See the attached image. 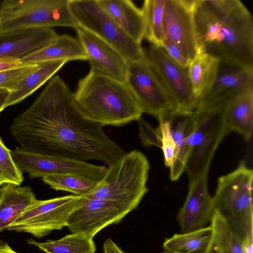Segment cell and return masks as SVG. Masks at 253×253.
Segmentation results:
<instances>
[{"label": "cell", "mask_w": 253, "mask_h": 253, "mask_svg": "<svg viewBox=\"0 0 253 253\" xmlns=\"http://www.w3.org/2000/svg\"><path fill=\"white\" fill-rule=\"evenodd\" d=\"M1 195V188H0V198Z\"/></svg>", "instance_id": "b9f144b4"}, {"label": "cell", "mask_w": 253, "mask_h": 253, "mask_svg": "<svg viewBox=\"0 0 253 253\" xmlns=\"http://www.w3.org/2000/svg\"><path fill=\"white\" fill-rule=\"evenodd\" d=\"M32 64L22 62L20 60L14 58L0 59V71L21 67Z\"/></svg>", "instance_id": "d590c367"}, {"label": "cell", "mask_w": 253, "mask_h": 253, "mask_svg": "<svg viewBox=\"0 0 253 253\" xmlns=\"http://www.w3.org/2000/svg\"><path fill=\"white\" fill-rule=\"evenodd\" d=\"M220 64L218 59L204 53H198L188 67L189 76L195 96L199 99L213 82Z\"/></svg>", "instance_id": "484cf974"}, {"label": "cell", "mask_w": 253, "mask_h": 253, "mask_svg": "<svg viewBox=\"0 0 253 253\" xmlns=\"http://www.w3.org/2000/svg\"><path fill=\"white\" fill-rule=\"evenodd\" d=\"M42 180L53 189L67 191L78 196L89 194L98 182L86 177L70 174L47 175Z\"/></svg>", "instance_id": "f1b7e54d"}, {"label": "cell", "mask_w": 253, "mask_h": 253, "mask_svg": "<svg viewBox=\"0 0 253 253\" xmlns=\"http://www.w3.org/2000/svg\"><path fill=\"white\" fill-rule=\"evenodd\" d=\"M77 38L87 54L90 71L126 83L128 62L113 47L88 31L79 27Z\"/></svg>", "instance_id": "9a60e30c"}, {"label": "cell", "mask_w": 253, "mask_h": 253, "mask_svg": "<svg viewBox=\"0 0 253 253\" xmlns=\"http://www.w3.org/2000/svg\"><path fill=\"white\" fill-rule=\"evenodd\" d=\"M69 7L79 27L105 42L127 62L141 61L146 58L141 44L118 25L97 0H69Z\"/></svg>", "instance_id": "ba28073f"}, {"label": "cell", "mask_w": 253, "mask_h": 253, "mask_svg": "<svg viewBox=\"0 0 253 253\" xmlns=\"http://www.w3.org/2000/svg\"><path fill=\"white\" fill-rule=\"evenodd\" d=\"M157 118L159 126L156 130L161 137V148L164 154L165 164L166 167L170 168L174 158L175 145L168 120L162 115Z\"/></svg>", "instance_id": "1f68e13d"}, {"label": "cell", "mask_w": 253, "mask_h": 253, "mask_svg": "<svg viewBox=\"0 0 253 253\" xmlns=\"http://www.w3.org/2000/svg\"><path fill=\"white\" fill-rule=\"evenodd\" d=\"M56 26L79 27L69 0H4L0 3V35Z\"/></svg>", "instance_id": "8992f818"}, {"label": "cell", "mask_w": 253, "mask_h": 253, "mask_svg": "<svg viewBox=\"0 0 253 253\" xmlns=\"http://www.w3.org/2000/svg\"><path fill=\"white\" fill-rule=\"evenodd\" d=\"M166 0H145L142 7L145 22L144 38L162 47L164 41L163 16Z\"/></svg>", "instance_id": "83f0119b"}, {"label": "cell", "mask_w": 253, "mask_h": 253, "mask_svg": "<svg viewBox=\"0 0 253 253\" xmlns=\"http://www.w3.org/2000/svg\"><path fill=\"white\" fill-rule=\"evenodd\" d=\"M10 91L8 90L0 88V112L5 108V104Z\"/></svg>", "instance_id": "74e56055"}, {"label": "cell", "mask_w": 253, "mask_h": 253, "mask_svg": "<svg viewBox=\"0 0 253 253\" xmlns=\"http://www.w3.org/2000/svg\"><path fill=\"white\" fill-rule=\"evenodd\" d=\"M86 116L102 126H121L142 117V111L126 83L90 70L74 93Z\"/></svg>", "instance_id": "3957f363"}, {"label": "cell", "mask_w": 253, "mask_h": 253, "mask_svg": "<svg viewBox=\"0 0 253 253\" xmlns=\"http://www.w3.org/2000/svg\"><path fill=\"white\" fill-rule=\"evenodd\" d=\"M126 84L142 113L158 118L177 108L147 58L141 61H128Z\"/></svg>", "instance_id": "30bf717a"}, {"label": "cell", "mask_w": 253, "mask_h": 253, "mask_svg": "<svg viewBox=\"0 0 253 253\" xmlns=\"http://www.w3.org/2000/svg\"><path fill=\"white\" fill-rule=\"evenodd\" d=\"M139 124V136L145 147L156 146L161 148V137L157 130L141 117L137 121Z\"/></svg>", "instance_id": "836d02e7"}, {"label": "cell", "mask_w": 253, "mask_h": 253, "mask_svg": "<svg viewBox=\"0 0 253 253\" xmlns=\"http://www.w3.org/2000/svg\"><path fill=\"white\" fill-rule=\"evenodd\" d=\"M38 66L37 63L0 71V88L15 90L18 83Z\"/></svg>", "instance_id": "d6a6232c"}, {"label": "cell", "mask_w": 253, "mask_h": 253, "mask_svg": "<svg viewBox=\"0 0 253 253\" xmlns=\"http://www.w3.org/2000/svg\"><path fill=\"white\" fill-rule=\"evenodd\" d=\"M253 170L242 162L220 176L212 197L213 211L242 241H253Z\"/></svg>", "instance_id": "277c9868"}, {"label": "cell", "mask_w": 253, "mask_h": 253, "mask_svg": "<svg viewBox=\"0 0 253 253\" xmlns=\"http://www.w3.org/2000/svg\"><path fill=\"white\" fill-rule=\"evenodd\" d=\"M161 253H170L163 251Z\"/></svg>", "instance_id": "60d3db41"}, {"label": "cell", "mask_w": 253, "mask_h": 253, "mask_svg": "<svg viewBox=\"0 0 253 253\" xmlns=\"http://www.w3.org/2000/svg\"><path fill=\"white\" fill-rule=\"evenodd\" d=\"M67 62L52 60L36 63L37 68L18 83L14 91L10 92L5 108L21 102L51 78Z\"/></svg>", "instance_id": "cb8c5ba5"}, {"label": "cell", "mask_w": 253, "mask_h": 253, "mask_svg": "<svg viewBox=\"0 0 253 253\" xmlns=\"http://www.w3.org/2000/svg\"><path fill=\"white\" fill-rule=\"evenodd\" d=\"M146 56L177 108L196 110L198 98L194 93L188 68L181 66L162 47L154 44L150 45Z\"/></svg>", "instance_id": "7c38bea8"}, {"label": "cell", "mask_w": 253, "mask_h": 253, "mask_svg": "<svg viewBox=\"0 0 253 253\" xmlns=\"http://www.w3.org/2000/svg\"><path fill=\"white\" fill-rule=\"evenodd\" d=\"M23 180L22 172L15 165L11 151L0 137V185L7 183L20 185Z\"/></svg>", "instance_id": "4dcf8cb0"}, {"label": "cell", "mask_w": 253, "mask_h": 253, "mask_svg": "<svg viewBox=\"0 0 253 253\" xmlns=\"http://www.w3.org/2000/svg\"><path fill=\"white\" fill-rule=\"evenodd\" d=\"M226 102L194 112L185 169L189 183L208 174L214 154L227 134L223 123V111Z\"/></svg>", "instance_id": "52a82bcc"}, {"label": "cell", "mask_w": 253, "mask_h": 253, "mask_svg": "<svg viewBox=\"0 0 253 253\" xmlns=\"http://www.w3.org/2000/svg\"><path fill=\"white\" fill-rule=\"evenodd\" d=\"M226 133L235 131L249 141L253 128V89L242 93L227 101L223 111Z\"/></svg>", "instance_id": "44dd1931"}, {"label": "cell", "mask_w": 253, "mask_h": 253, "mask_svg": "<svg viewBox=\"0 0 253 253\" xmlns=\"http://www.w3.org/2000/svg\"><path fill=\"white\" fill-rule=\"evenodd\" d=\"M253 89V70L228 66L220 63L216 77L199 99L196 110L208 109Z\"/></svg>", "instance_id": "2e32d148"}, {"label": "cell", "mask_w": 253, "mask_h": 253, "mask_svg": "<svg viewBox=\"0 0 253 253\" xmlns=\"http://www.w3.org/2000/svg\"><path fill=\"white\" fill-rule=\"evenodd\" d=\"M193 1L166 0L163 16V42L175 45L189 64L198 53Z\"/></svg>", "instance_id": "5bb4252c"}, {"label": "cell", "mask_w": 253, "mask_h": 253, "mask_svg": "<svg viewBox=\"0 0 253 253\" xmlns=\"http://www.w3.org/2000/svg\"><path fill=\"white\" fill-rule=\"evenodd\" d=\"M70 215L67 227L72 233L90 238L103 228L120 222L132 210L118 202L85 196Z\"/></svg>", "instance_id": "4fadbf2b"}, {"label": "cell", "mask_w": 253, "mask_h": 253, "mask_svg": "<svg viewBox=\"0 0 253 253\" xmlns=\"http://www.w3.org/2000/svg\"><path fill=\"white\" fill-rule=\"evenodd\" d=\"M85 50L77 38L66 34L58 36L49 44L35 52L20 61L23 63L35 64L52 61L87 60Z\"/></svg>", "instance_id": "603a6c76"}, {"label": "cell", "mask_w": 253, "mask_h": 253, "mask_svg": "<svg viewBox=\"0 0 253 253\" xmlns=\"http://www.w3.org/2000/svg\"><path fill=\"white\" fill-rule=\"evenodd\" d=\"M198 53L253 70V18L239 0H193Z\"/></svg>", "instance_id": "7a4b0ae2"}, {"label": "cell", "mask_w": 253, "mask_h": 253, "mask_svg": "<svg viewBox=\"0 0 253 253\" xmlns=\"http://www.w3.org/2000/svg\"><path fill=\"white\" fill-rule=\"evenodd\" d=\"M149 169V162L142 152L134 150L126 153L109 166L94 189L83 196L114 201L133 211L148 191Z\"/></svg>", "instance_id": "5b68a950"}, {"label": "cell", "mask_w": 253, "mask_h": 253, "mask_svg": "<svg viewBox=\"0 0 253 253\" xmlns=\"http://www.w3.org/2000/svg\"><path fill=\"white\" fill-rule=\"evenodd\" d=\"M213 238L211 226L193 231L174 234L167 238L164 251L170 253H206Z\"/></svg>", "instance_id": "d4e9b609"}, {"label": "cell", "mask_w": 253, "mask_h": 253, "mask_svg": "<svg viewBox=\"0 0 253 253\" xmlns=\"http://www.w3.org/2000/svg\"><path fill=\"white\" fill-rule=\"evenodd\" d=\"M27 243L45 253H95L96 250L92 238L78 233L42 243L29 239Z\"/></svg>", "instance_id": "4316f807"}, {"label": "cell", "mask_w": 253, "mask_h": 253, "mask_svg": "<svg viewBox=\"0 0 253 253\" xmlns=\"http://www.w3.org/2000/svg\"><path fill=\"white\" fill-rule=\"evenodd\" d=\"M84 199V196L70 195L46 200H37L7 230L28 233L41 238L54 230L67 227L70 215Z\"/></svg>", "instance_id": "9c48e42d"}, {"label": "cell", "mask_w": 253, "mask_h": 253, "mask_svg": "<svg viewBox=\"0 0 253 253\" xmlns=\"http://www.w3.org/2000/svg\"><path fill=\"white\" fill-rule=\"evenodd\" d=\"M52 28L23 29L0 35V59L21 60L53 42L58 37Z\"/></svg>", "instance_id": "ac0fdd59"}, {"label": "cell", "mask_w": 253, "mask_h": 253, "mask_svg": "<svg viewBox=\"0 0 253 253\" xmlns=\"http://www.w3.org/2000/svg\"><path fill=\"white\" fill-rule=\"evenodd\" d=\"M12 159L19 169L29 174L31 179L45 176L70 174L99 182L108 168L86 162H80L44 155L17 148L11 151Z\"/></svg>", "instance_id": "8fae6325"}, {"label": "cell", "mask_w": 253, "mask_h": 253, "mask_svg": "<svg viewBox=\"0 0 253 253\" xmlns=\"http://www.w3.org/2000/svg\"><path fill=\"white\" fill-rule=\"evenodd\" d=\"M0 253H18L14 251L7 243L0 242Z\"/></svg>", "instance_id": "f35d334b"}, {"label": "cell", "mask_w": 253, "mask_h": 253, "mask_svg": "<svg viewBox=\"0 0 253 253\" xmlns=\"http://www.w3.org/2000/svg\"><path fill=\"white\" fill-rule=\"evenodd\" d=\"M168 54L176 63L183 68H188L189 63L183 57L179 49L173 44L163 42L162 47Z\"/></svg>", "instance_id": "e575fe53"}, {"label": "cell", "mask_w": 253, "mask_h": 253, "mask_svg": "<svg viewBox=\"0 0 253 253\" xmlns=\"http://www.w3.org/2000/svg\"><path fill=\"white\" fill-rule=\"evenodd\" d=\"M210 223L213 240L223 253H246L245 243L233 232L216 212L214 211Z\"/></svg>", "instance_id": "f546056e"}, {"label": "cell", "mask_w": 253, "mask_h": 253, "mask_svg": "<svg viewBox=\"0 0 253 253\" xmlns=\"http://www.w3.org/2000/svg\"><path fill=\"white\" fill-rule=\"evenodd\" d=\"M102 8L136 42L144 38L145 22L142 9L129 0H97Z\"/></svg>", "instance_id": "ffe728a7"}, {"label": "cell", "mask_w": 253, "mask_h": 253, "mask_svg": "<svg viewBox=\"0 0 253 253\" xmlns=\"http://www.w3.org/2000/svg\"><path fill=\"white\" fill-rule=\"evenodd\" d=\"M103 253H125L111 239L107 238L103 244Z\"/></svg>", "instance_id": "8d00e7d4"}, {"label": "cell", "mask_w": 253, "mask_h": 253, "mask_svg": "<svg viewBox=\"0 0 253 253\" xmlns=\"http://www.w3.org/2000/svg\"><path fill=\"white\" fill-rule=\"evenodd\" d=\"M0 198V233L13 223L37 200L32 188L11 183L2 185Z\"/></svg>", "instance_id": "7402d4cb"}, {"label": "cell", "mask_w": 253, "mask_h": 253, "mask_svg": "<svg viewBox=\"0 0 253 253\" xmlns=\"http://www.w3.org/2000/svg\"><path fill=\"white\" fill-rule=\"evenodd\" d=\"M214 211L212 197L208 188V174L189 183L186 199L180 209L177 220L182 233L206 227Z\"/></svg>", "instance_id": "e0dca14e"}, {"label": "cell", "mask_w": 253, "mask_h": 253, "mask_svg": "<svg viewBox=\"0 0 253 253\" xmlns=\"http://www.w3.org/2000/svg\"><path fill=\"white\" fill-rule=\"evenodd\" d=\"M206 253H223L221 250L219 249L217 245L213 240L211 242V244L209 247Z\"/></svg>", "instance_id": "ab89813d"}, {"label": "cell", "mask_w": 253, "mask_h": 253, "mask_svg": "<svg viewBox=\"0 0 253 253\" xmlns=\"http://www.w3.org/2000/svg\"><path fill=\"white\" fill-rule=\"evenodd\" d=\"M194 112L177 108L162 115L169 122L175 145L174 158L170 167L169 177L172 181L177 180L185 171L188 154V140L193 128Z\"/></svg>", "instance_id": "d6986e66"}, {"label": "cell", "mask_w": 253, "mask_h": 253, "mask_svg": "<svg viewBox=\"0 0 253 253\" xmlns=\"http://www.w3.org/2000/svg\"><path fill=\"white\" fill-rule=\"evenodd\" d=\"M87 118L58 75L34 103L13 120L11 133L20 148L70 160H95L112 165L125 151Z\"/></svg>", "instance_id": "6da1fadb"}]
</instances>
